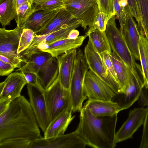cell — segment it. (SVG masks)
<instances>
[{"mask_svg": "<svg viewBox=\"0 0 148 148\" xmlns=\"http://www.w3.org/2000/svg\"><path fill=\"white\" fill-rule=\"evenodd\" d=\"M87 145L75 131L55 137L36 139L32 141L30 148H84Z\"/></svg>", "mask_w": 148, "mask_h": 148, "instance_id": "10", "label": "cell"}, {"mask_svg": "<svg viewBox=\"0 0 148 148\" xmlns=\"http://www.w3.org/2000/svg\"><path fill=\"white\" fill-rule=\"evenodd\" d=\"M85 35L88 37L95 49L100 54L106 51L112 52L105 31L95 29L86 32Z\"/></svg>", "mask_w": 148, "mask_h": 148, "instance_id": "25", "label": "cell"}, {"mask_svg": "<svg viewBox=\"0 0 148 148\" xmlns=\"http://www.w3.org/2000/svg\"><path fill=\"white\" fill-rule=\"evenodd\" d=\"M99 12L115 15L113 0H97Z\"/></svg>", "mask_w": 148, "mask_h": 148, "instance_id": "35", "label": "cell"}, {"mask_svg": "<svg viewBox=\"0 0 148 148\" xmlns=\"http://www.w3.org/2000/svg\"><path fill=\"white\" fill-rule=\"evenodd\" d=\"M27 84L25 77L21 72L12 73L0 83V101H11L21 96L22 89Z\"/></svg>", "mask_w": 148, "mask_h": 148, "instance_id": "14", "label": "cell"}, {"mask_svg": "<svg viewBox=\"0 0 148 148\" xmlns=\"http://www.w3.org/2000/svg\"><path fill=\"white\" fill-rule=\"evenodd\" d=\"M32 141L26 139H10L0 142V148H30Z\"/></svg>", "mask_w": 148, "mask_h": 148, "instance_id": "32", "label": "cell"}, {"mask_svg": "<svg viewBox=\"0 0 148 148\" xmlns=\"http://www.w3.org/2000/svg\"><path fill=\"white\" fill-rule=\"evenodd\" d=\"M16 71L35 74L45 90L49 88L57 78L59 64L56 58L50 53L38 51L32 54L27 62Z\"/></svg>", "mask_w": 148, "mask_h": 148, "instance_id": "3", "label": "cell"}, {"mask_svg": "<svg viewBox=\"0 0 148 148\" xmlns=\"http://www.w3.org/2000/svg\"><path fill=\"white\" fill-rule=\"evenodd\" d=\"M78 23H79L78 21L64 8L60 9L44 27L35 33V35H46Z\"/></svg>", "mask_w": 148, "mask_h": 148, "instance_id": "19", "label": "cell"}, {"mask_svg": "<svg viewBox=\"0 0 148 148\" xmlns=\"http://www.w3.org/2000/svg\"><path fill=\"white\" fill-rule=\"evenodd\" d=\"M138 49L145 86L148 88V39L140 34Z\"/></svg>", "mask_w": 148, "mask_h": 148, "instance_id": "28", "label": "cell"}, {"mask_svg": "<svg viewBox=\"0 0 148 148\" xmlns=\"http://www.w3.org/2000/svg\"><path fill=\"white\" fill-rule=\"evenodd\" d=\"M64 8L73 16L84 29H90L99 12L97 0H64Z\"/></svg>", "mask_w": 148, "mask_h": 148, "instance_id": "7", "label": "cell"}, {"mask_svg": "<svg viewBox=\"0 0 148 148\" xmlns=\"http://www.w3.org/2000/svg\"><path fill=\"white\" fill-rule=\"evenodd\" d=\"M76 51V49H73L56 57L59 64V80L66 89L70 88Z\"/></svg>", "mask_w": 148, "mask_h": 148, "instance_id": "18", "label": "cell"}, {"mask_svg": "<svg viewBox=\"0 0 148 148\" xmlns=\"http://www.w3.org/2000/svg\"><path fill=\"white\" fill-rule=\"evenodd\" d=\"M33 12V4L27 2L20 5L16 10L14 18L17 26L21 28Z\"/></svg>", "mask_w": 148, "mask_h": 148, "instance_id": "29", "label": "cell"}, {"mask_svg": "<svg viewBox=\"0 0 148 148\" xmlns=\"http://www.w3.org/2000/svg\"><path fill=\"white\" fill-rule=\"evenodd\" d=\"M115 16L108 21L105 30L112 52L125 63L137 80L144 81L142 69L136 62L123 34L117 27Z\"/></svg>", "mask_w": 148, "mask_h": 148, "instance_id": "4", "label": "cell"}, {"mask_svg": "<svg viewBox=\"0 0 148 148\" xmlns=\"http://www.w3.org/2000/svg\"><path fill=\"white\" fill-rule=\"evenodd\" d=\"M60 9L34 11L20 28L29 29L36 33L44 27Z\"/></svg>", "mask_w": 148, "mask_h": 148, "instance_id": "23", "label": "cell"}, {"mask_svg": "<svg viewBox=\"0 0 148 148\" xmlns=\"http://www.w3.org/2000/svg\"><path fill=\"white\" fill-rule=\"evenodd\" d=\"M75 130L87 145L95 148H114L117 114L111 116L97 117L82 108Z\"/></svg>", "mask_w": 148, "mask_h": 148, "instance_id": "2", "label": "cell"}, {"mask_svg": "<svg viewBox=\"0 0 148 148\" xmlns=\"http://www.w3.org/2000/svg\"><path fill=\"white\" fill-rule=\"evenodd\" d=\"M39 127L29 101L21 95L0 114V142L16 138L33 141L41 138Z\"/></svg>", "mask_w": 148, "mask_h": 148, "instance_id": "1", "label": "cell"}, {"mask_svg": "<svg viewBox=\"0 0 148 148\" xmlns=\"http://www.w3.org/2000/svg\"><path fill=\"white\" fill-rule=\"evenodd\" d=\"M110 53L106 51L102 53L100 55L106 67L110 72L113 78L118 83V80L110 57Z\"/></svg>", "mask_w": 148, "mask_h": 148, "instance_id": "36", "label": "cell"}, {"mask_svg": "<svg viewBox=\"0 0 148 148\" xmlns=\"http://www.w3.org/2000/svg\"><path fill=\"white\" fill-rule=\"evenodd\" d=\"M86 37V35L81 36L75 39L66 38L49 44H40L37 47L35 52L38 51L47 52L56 57L70 50L80 47Z\"/></svg>", "mask_w": 148, "mask_h": 148, "instance_id": "17", "label": "cell"}, {"mask_svg": "<svg viewBox=\"0 0 148 148\" xmlns=\"http://www.w3.org/2000/svg\"><path fill=\"white\" fill-rule=\"evenodd\" d=\"M84 90L88 99L111 101L115 95L110 87L90 69L85 76Z\"/></svg>", "mask_w": 148, "mask_h": 148, "instance_id": "11", "label": "cell"}, {"mask_svg": "<svg viewBox=\"0 0 148 148\" xmlns=\"http://www.w3.org/2000/svg\"><path fill=\"white\" fill-rule=\"evenodd\" d=\"M83 108L97 117L112 116L122 110L118 103L112 100L88 99Z\"/></svg>", "mask_w": 148, "mask_h": 148, "instance_id": "20", "label": "cell"}, {"mask_svg": "<svg viewBox=\"0 0 148 148\" xmlns=\"http://www.w3.org/2000/svg\"><path fill=\"white\" fill-rule=\"evenodd\" d=\"M27 84L29 102L39 127L44 133L50 122L43 92L30 84Z\"/></svg>", "mask_w": 148, "mask_h": 148, "instance_id": "12", "label": "cell"}, {"mask_svg": "<svg viewBox=\"0 0 148 148\" xmlns=\"http://www.w3.org/2000/svg\"><path fill=\"white\" fill-rule=\"evenodd\" d=\"M22 30L18 26L10 30L0 29V55L8 58L16 68H20L22 62L27 61L17 53Z\"/></svg>", "mask_w": 148, "mask_h": 148, "instance_id": "8", "label": "cell"}, {"mask_svg": "<svg viewBox=\"0 0 148 148\" xmlns=\"http://www.w3.org/2000/svg\"><path fill=\"white\" fill-rule=\"evenodd\" d=\"M118 80L120 93H123L128 84L131 73L125 63L113 52L110 53Z\"/></svg>", "mask_w": 148, "mask_h": 148, "instance_id": "24", "label": "cell"}, {"mask_svg": "<svg viewBox=\"0 0 148 148\" xmlns=\"http://www.w3.org/2000/svg\"><path fill=\"white\" fill-rule=\"evenodd\" d=\"M47 0H34L33 4H36ZM64 1V0H60Z\"/></svg>", "mask_w": 148, "mask_h": 148, "instance_id": "46", "label": "cell"}, {"mask_svg": "<svg viewBox=\"0 0 148 148\" xmlns=\"http://www.w3.org/2000/svg\"><path fill=\"white\" fill-rule=\"evenodd\" d=\"M84 55L89 69L104 81L115 93H120L118 83L112 76L101 55L95 50L89 40L85 47Z\"/></svg>", "mask_w": 148, "mask_h": 148, "instance_id": "9", "label": "cell"}, {"mask_svg": "<svg viewBox=\"0 0 148 148\" xmlns=\"http://www.w3.org/2000/svg\"><path fill=\"white\" fill-rule=\"evenodd\" d=\"M123 34L126 43L135 59L140 60L138 44L140 34L137 24L130 12L128 14L123 27Z\"/></svg>", "mask_w": 148, "mask_h": 148, "instance_id": "21", "label": "cell"}, {"mask_svg": "<svg viewBox=\"0 0 148 148\" xmlns=\"http://www.w3.org/2000/svg\"><path fill=\"white\" fill-rule=\"evenodd\" d=\"M146 112V108L143 107L130 110L127 119L116 133V143L132 138L134 133L143 125Z\"/></svg>", "mask_w": 148, "mask_h": 148, "instance_id": "13", "label": "cell"}, {"mask_svg": "<svg viewBox=\"0 0 148 148\" xmlns=\"http://www.w3.org/2000/svg\"><path fill=\"white\" fill-rule=\"evenodd\" d=\"M0 22L3 27L14 19L16 11L15 0H0Z\"/></svg>", "mask_w": 148, "mask_h": 148, "instance_id": "27", "label": "cell"}, {"mask_svg": "<svg viewBox=\"0 0 148 148\" xmlns=\"http://www.w3.org/2000/svg\"><path fill=\"white\" fill-rule=\"evenodd\" d=\"M80 26V23H78L46 35L42 36L35 35L29 47L20 54L23 58L27 61L31 56L35 52L37 47L39 44H49L58 40L67 38L71 30Z\"/></svg>", "mask_w": 148, "mask_h": 148, "instance_id": "16", "label": "cell"}, {"mask_svg": "<svg viewBox=\"0 0 148 148\" xmlns=\"http://www.w3.org/2000/svg\"><path fill=\"white\" fill-rule=\"evenodd\" d=\"M113 5L114 14L119 20L120 30L123 34V27L126 21L128 14L130 13V10L121 6L119 0H113Z\"/></svg>", "mask_w": 148, "mask_h": 148, "instance_id": "31", "label": "cell"}, {"mask_svg": "<svg viewBox=\"0 0 148 148\" xmlns=\"http://www.w3.org/2000/svg\"><path fill=\"white\" fill-rule=\"evenodd\" d=\"M142 139L140 148H148V106L146 108V112L143 124Z\"/></svg>", "mask_w": 148, "mask_h": 148, "instance_id": "38", "label": "cell"}, {"mask_svg": "<svg viewBox=\"0 0 148 148\" xmlns=\"http://www.w3.org/2000/svg\"><path fill=\"white\" fill-rule=\"evenodd\" d=\"M0 60L4 62L10 64L15 67L14 64L11 61L7 58L3 56L0 55Z\"/></svg>", "mask_w": 148, "mask_h": 148, "instance_id": "45", "label": "cell"}, {"mask_svg": "<svg viewBox=\"0 0 148 148\" xmlns=\"http://www.w3.org/2000/svg\"><path fill=\"white\" fill-rule=\"evenodd\" d=\"M16 68L13 65L0 60V75H9L14 71Z\"/></svg>", "mask_w": 148, "mask_h": 148, "instance_id": "39", "label": "cell"}, {"mask_svg": "<svg viewBox=\"0 0 148 148\" xmlns=\"http://www.w3.org/2000/svg\"><path fill=\"white\" fill-rule=\"evenodd\" d=\"M11 102L8 100L0 101V114L6 111Z\"/></svg>", "mask_w": 148, "mask_h": 148, "instance_id": "42", "label": "cell"}, {"mask_svg": "<svg viewBox=\"0 0 148 148\" xmlns=\"http://www.w3.org/2000/svg\"><path fill=\"white\" fill-rule=\"evenodd\" d=\"M113 15H114L99 12L96 16L93 26L90 29L88 30L87 32H89L95 29H97L101 31H105L108 21Z\"/></svg>", "mask_w": 148, "mask_h": 148, "instance_id": "34", "label": "cell"}, {"mask_svg": "<svg viewBox=\"0 0 148 148\" xmlns=\"http://www.w3.org/2000/svg\"><path fill=\"white\" fill-rule=\"evenodd\" d=\"M33 12L39 10H53L64 8V2L60 0H47L33 5Z\"/></svg>", "mask_w": 148, "mask_h": 148, "instance_id": "33", "label": "cell"}, {"mask_svg": "<svg viewBox=\"0 0 148 148\" xmlns=\"http://www.w3.org/2000/svg\"><path fill=\"white\" fill-rule=\"evenodd\" d=\"M137 101L139 104L143 107L148 106L147 88L145 86L140 90Z\"/></svg>", "mask_w": 148, "mask_h": 148, "instance_id": "40", "label": "cell"}, {"mask_svg": "<svg viewBox=\"0 0 148 148\" xmlns=\"http://www.w3.org/2000/svg\"><path fill=\"white\" fill-rule=\"evenodd\" d=\"M138 18L137 25L140 34L148 39V0H135Z\"/></svg>", "mask_w": 148, "mask_h": 148, "instance_id": "26", "label": "cell"}, {"mask_svg": "<svg viewBox=\"0 0 148 148\" xmlns=\"http://www.w3.org/2000/svg\"><path fill=\"white\" fill-rule=\"evenodd\" d=\"M43 94L50 122L61 114L72 109L70 89L62 86L58 76Z\"/></svg>", "mask_w": 148, "mask_h": 148, "instance_id": "6", "label": "cell"}, {"mask_svg": "<svg viewBox=\"0 0 148 148\" xmlns=\"http://www.w3.org/2000/svg\"><path fill=\"white\" fill-rule=\"evenodd\" d=\"M144 82L137 79L131 72L128 84L123 93H115L112 101L116 102L122 110L128 109L137 101Z\"/></svg>", "mask_w": 148, "mask_h": 148, "instance_id": "15", "label": "cell"}, {"mask_svg": "<svg viewBox=\"0 0 148 148\" xmlns=\"http://www.w3.org/2000/svg\"><path fill=\"white\" fill-rule=\"evenodd\" d=\"M17 9L21 5L27 2L33 4L34 0H15Z\"/></svg>", "mask_w": 148, "mask_h": 148, "instance_id": "44", "label": "cell"}, {"mask_svg": "<svg viewBox=\"0 0 148 148\" xmlns=\"http://www.w3.org/2000/svg\"><path fill=\"white\" fill-rule=\"evenodd\" d=\"M89 69L84 54L79 49L76 51L69 88L73 112L81 111L83 103L87 98L84 92V83Z\"/></svg>", "mask_w": 148, "mask_h": 148, "instance_id": "5", "label": "cell"}, {"mask_svg": "<svg viewBox=\"0 0 148 148\" xmlns=\"http://www.w3.org/2000/svg\"><path fill=\"white\" fill-rule=\"evenodd\" d=\"M129 6L130 13L132 16L134 17L137 23L138 18L135 0H127Z\"/></svg>", "mask_w": 148, "mask_h": 148, "instance_id": "41", "label": "cell"}, {"mask_svg": "<svg viewBox=\"0 0 148 148\" xmlns=\"http://www.w3.org/2000/svg\"><path fill=\"white\" fill-rule=\"evenodd\" d=\"M20 38L17 53L20 54L29 47L35 36V33L32 30L23 29Z\"/></svg>", "mask_w": 148, "mask_h": 148, "instance_id": "30", "label": "cell"}, {"mask_svg": "<svg viewBox=\"0 0 148 148\" xmlns=\"http://www.w3.org/2000/svg\"><path fill=\"white\" fill-rule=\"evenodd\" d=\"M21 72L24 75L27 84H30L38 89L41 92L44 90L40 85L37 75L35 73L25 71Z\"/></svg>", "mask_w": 148, "mask_h": 148, "instance_id": "37", "label": "cell"}, {"mask_svg": "<svg viewBox=\"0 0 148 148\" xmlns=\"http://www.w3.org/2000/svg\"><path fill=\"white\" fill-rule=\"evenodd\" d=\"M79 31L75 29H74L69 33L67 38L71 39H75L79 36Z\"/></svg>", "mask_w": 148, "mask_h": 148, "instance_id": "43", "label": "cell"}, {"mask_svg": "<svg viewBox=\"0 0 148 148\" xmlns=\"http://www.w3.org/2000/svg\"><path fill=\"white\" fill-rule=\"evenodd\" d=\"M71 109L58 116L49 123L44 133L45 138L56 137L64 134L69 125L74 118Z\"/></svg>", "mask_w": 148, "mask_h": 148, "instance_id": "22", "label": "cell"}]
</instances>
